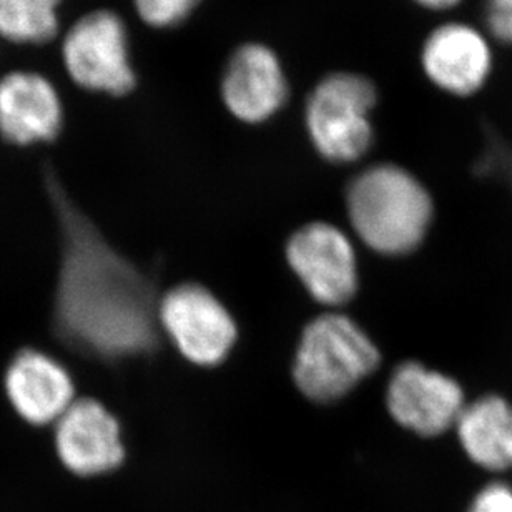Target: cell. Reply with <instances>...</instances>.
<instances>
[{"label":"cell","mask_w":512,"mask_h":512,"mask_svg":"<svg viewBox=\"0 0 512 512\" xmlns=\"http://www.w3.org/2000/svg\"><path fill=\"white\" fill-rule=\"evenodd\" d=\"M45 188L60 235L52 310L55 338L75 353L104 363L157 351L160 298L150 276L105 240L50 168Z\"/></svg>","instance_id":"obj_1"},{"label":"cell","mask_w":512,"mask_h":512,"mask_svg":"<svg viewBox=\"0 0 512 512\" xmlns=\"http://www.w3.org/2000/svg\"><path fill=\"white\" fill-rule=\"evenodd\" d=\"M346 203L358 237L383 255L414 252L433 222V198L428 188L394 163H381L361 172L350 183Z\"/></svg>","instance_id":"obj_2"},{"label":"cell","mask_w":512,"mask_h":512,"mask_svg":"<svg viewBox=\"0 0 512 512\" xmlns=\"http://www.w3.org/2000/svg\"><path fill=\"white\" fill-rule=\"evenodd\" d=\"M380 361V350L355 321L326 313L303 331L293 378L306 398L333 403L368 378Z\"/></svg>","instance_id":"obj_3"},{"label":"cell","mask_w":512,"mask_h":512,"mask_svg":"<svg viewBox=\"0 0 512 512\" xmlns=\"http://www.w3.org/2000/svg\"><path fill=\"white\" fill-rule=\"evenodd\" d=\"M378 92L365 75L336 72L316 85L305 109L311 143L333 163L355 162L373 143L371 112Z\"/></svg>","instance_id":"obj_4"},{"label":"cell","mask_w":512,"mask_h":512,"mask_svg":"<svg viewBox=\"0 0 512 512\" xmlns=\"http://www.w3.org/2000/svg\"><path fill=\"white\" fill-rule=\"evenodd\" d=\"M62 60L80 89L122 97L135 87L127 27L112 10L82 15L62 40Z\"/></svg>","instance_id":"obj_5"},{"label":"cell","mask_w":512,"mask_h":512,"mask_svg":"<svg viewBox=\"0 0 512 512\" xmlns=\"http://www.w3.org/2000/svg\"><path fill=\"white\" fill-rule=\"evenodd\" d=\"M160 331L195 365H220L237 341V325L217 296L200 285H180L158 303Z\"/></svg>","instance_id":"obj_6"},{"label":"cell","mask_w":512,"mask_h":512,"mask_svg":"<svg viewBox=\"0 0 512 512\" xmlns=\"http://www.w3.org/2000/svg\"><path fill=\"white\" fill-rule=\"evenodd\" d=\"M419 64L424 77L439 92L454 99H471L493 79L494 42L483 27L446 20L426 35Z\"/></svg>","instance_id":"obj_7"},{"label":"cell","mask_w":512,"mask_h":512,"mask_svg":"<svg viewBox=\"0 0 512 512\" xmlns=\"http://www.w3.org/2000/svg\"><path fill=\"white\" fill-rule=\"evenodd\" d=\"M291 270L321 305L341 306L358 290L356 255L345 233L328 223H310L286 245Z\"/></svg>","instance_id":"obj_8"},{"label":"cell","mask_w":512,"mask_h":512,"mask_svg":"<svg viewBox=\"0 0 512 512\" xmlns=\"http://www.w3.org/2000/svg\"><path fill=\"white\" fill-rule=\"evenodd\" d=\"M386 404L404 429L434 438L454 429L468 403L461 384L454 378L418 361H408L394 370Z\"/></svg>","instance_id":"obj_9"},{"label":"cell","mask_w":512,"mask_h":512,"mask_svg":"<svg viewBox=\"0 0 512 512\" xmlns=\"http://www.w3.org/2000/svg\"><path fill=\"white\" fill-rule=\"evenodd\" d=\"M55 451L77 476L110 473L125 459L119 421L97 399H75L55 423Z\"/></svg>","instance_id":"obj_10"},{"label":"cell","mask_w":512,"mask_h":512,"mask_svg":"<svg viewBox=\"0 0 512 512\" xmlns=\"http://www.w3.org/2000/svg\"><path fill=\"white\" fill-rule=\"evenodd\" d=\"M288 99V82L278 55L263 44H245L233 52L222 79L228 112L245 124L271 119Z\"/></svg>","instance_id":"obj_11"},{"label":"cell","mask_w":512,"mask_h":512,"mask_svg":"<svg viewBox=\"0 0 512 512\" xmlns=\"http://www.w3.org/2000/svg\"><path fill=\"white\" fill-rule=\"evenodd\" d=\"M64 125V105L47 77L12 70L0 79V137L15 147L54 142Z\"/></svg>","instance_id":"obj_12"},{"label":"cell","mask_w":512,"mask_h":512,"mask_svg":"<svg viewBox=\"0 0 512 512\" xmlns=\"http://www.w3.org/2000/svg\"><path fill=\"white\" fill-rule=\"evenodd\" d=\"M4 388L15 413L34 426L57 423L75 401L69 370L34 348L19 351L10 361Z\"/></svg>","instance_id":"obj_13"},{"label":"cell","mask_w":512,"mask_h":512,"mask_svg":"<svg viewBox=\"0 0 512 512\" xmlns=\"http://www.w3.org/2000/svg\"><path fill=\"white\" fill-rule=\"evenodd\" d=\"M464 453L491 473L512 469V403L486 394L466 404L454 426Z\"/></svg>","instance_id":"obj_14"},{"label":"cell","mask_w":512,"mask_h":512,"mask_svg":"<svg viewBox=\"0 0 512 512\" xmlns=\"http://www.w3.org/2000/svg\"><path fill=\"white\" fill-rule=\"evenodd\" d=\"M62 0H0V37L10 44H49L59 34Z\"/></svg>","instance_id":"obj_15"},{"label":"cell","mask_w":512,"mask_h":512,"mask_svg":"<svg viewBox=\"0 0 512 512\" xmlns=\"http://www.w3.org/2000/svg\"><path fill=\"white\" fill-rule=\"evenodd\" d=\"M200 0H133L140 19L155 29H170L188 19Z\"/></svg>","instance_id":"obj_16"},{"label":"cell","mask_w":512,"mask_h":512,"mask_svg":"<svg viewBox=\"0 0 512 512\" xmlns=\"http://www.w3.org/2000/svg\"><path fill=\"white\" fill-rule=\"evenodd\" d=\"M481 19L494 44L512 47V0H483Z\"/></svg>","instance_id":"obj_17"},{"label":"cell","mask_w":512,"mask_h":512,"mask_svg":"<svg viewBox=\"0 0 512 512\" xmlns=\"http://www.w3.org/2000/svg\"><path fill=\"white\" fill-rule=\"evenodd\" d=\"M468 512H512V488L494 481L481 489L469 504Z\"/></svg>","instance_id":"obj_18"},{"label":"cell","mask_w":512,"mask_h":512,"mask_svg":"<svg viewBox=\"0 0 512 512\" xmlns=\"http://www.w3.org/2000/svg\"><path fill=\"white\" fill-rule=\"evenodd\" d=\"M413 2L419 5L421 9L444 14V12H451V10L458 9L459 5L463 4L464 0H413Z\"/></svg>","instance_id":"obj_19"}]
</instances>
